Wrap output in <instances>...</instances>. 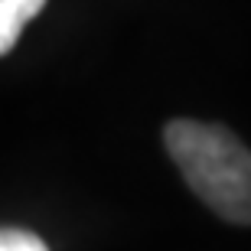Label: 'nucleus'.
<instances>
[{"instance_id": "obj_2", "label": "nucleus", "mask_w": 251, "mask_h": 251, "mask_svg": "<svg viewBox=\"0 0 251 251\" xmlns=\"http://www.w3.org/2000/svg\"><path fill=\"white\" fill-rule=\"evenodd\" d=\"M43 7H46V0H0V56H7L17 46L23 26Z\"/></svg>"}, {"instance_id": "obj_3", "label": "nucleus", "mask_w": 251, "mask_h": 251, "mask_svg": "<svg viewBox=\"0 0 251 251\" xmlns=\"http://www.w3.org/2000/svg\"><path fill=\"white\" fill-rule=\"evenodd\" d=\"M0 251H49L39 235L26 228H0Z\"/></svg>"}, {"instance_id": "obj_1", "label": "nucleus", "mask_w": 251, "mask_h": 251, "mask_svg": "<svg viewBox=\"0 0 251 251\" xmlns=\"http://www.w3.org/2000/svg\"><path fill=\"white\" fill-rule=\"evenodd\" d=\"M167 150L199 199L225 222H251V153L222 124L176 118L163 130Z\"/></svg>"}]
</instances>
